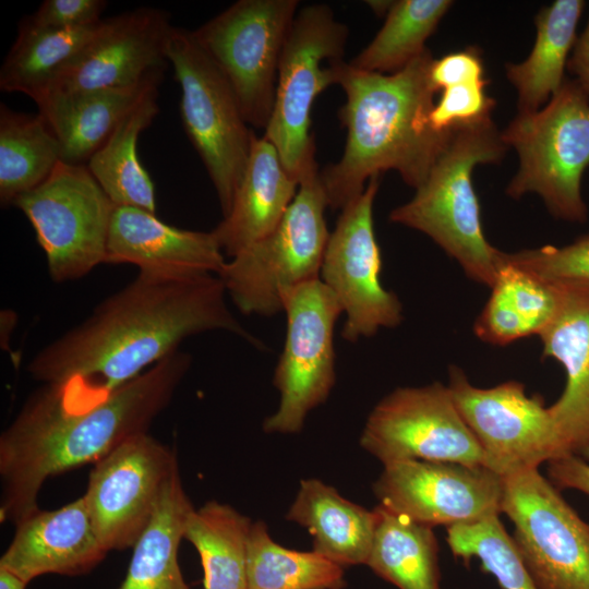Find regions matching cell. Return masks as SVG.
<instances>
[{"instance_id":"6da1fadb","label":"cell","mask_w":589,"mask_h":589,"mask_svg":"<svg viewBox=\"0 0 589 589\" xmlns=\"http://www.w3.org/2000/svg\"><path fill=\"white\" fill-rule=\"evenodd\" d=\"M217 275L140 273L95 306L81 324L45 346L27 365L41 384L101 397L179 350L188 337L226 330L262 342L237 320Z\"/></svg>"},{"instance_id":"7a4b0ae2","label":"cell","mask_w":589,"mask_h":589,"mask_svg":"<svg viewBox=\"0 0 589 589\" xmlns=\"http://www.w3.org/2000/svg\"><path fill=\"white\" fill-rule=\"evenodd\" d=\"M191 356L177 350L104 397L43 384L0 436L1 521L35 514L50 477L95 464L127 438L147 432L188 373Z\"/></svg>"},{"instance_id":"3957f363","label":"cell","mask_w":589,"mask_h":589,"mask_svg":"<svg viewBox=\"0 0 589 589\" xmlns=\"http://www.w3.org/2000/svg\"><path fill=\"white\" fill-rule=\"evenodd\" d=\"M433 60L426 48L390 74L334 62L336 84L346 96L338 117L347 135L340 159L320 170L328 207L342 209L371 178L388 170L413 189L424 182L454 129L437 132L429 122L436 93Z\"/></svg>"},{"instance_id":"277c9868","label":"cell","mask_w":589,"mask_h":589,"mask_svg":"<svg viewBox=\"0 0 589 589\" xmlns=\"http://www.w3.org/2000/svg\"><path fill=\"white\" fill-rule=\"evenodd\" d=\"M507 151L492 115L455 125L412 199L389 213L392 223L426 235L470 279L490 288L505 252L491 245L483 233L472 172L478 165L502 161Z\"/></svg>"},{"instance_id":"5b68a950","label":"cell","mask_w":589,"mask_h":589,"mask_svg":"<svg viewBox=\"0 0 589 589\" xmlns=\"http://www.w3.org/2000/svg\"><path fill=\"white\" fill-rule=\"evenodd\" d=\"M326 207L313 151L301 169L298 192L277 227L226 261L217 275L241 313L271 316L283 312L284 299L292 289L320 278L330 233Z\"/></svg>"},{"instance_id":"8992f818","label":"cell","mask_w":589,"mask_h":589,"mask_svg":"<svg viewBox=\"0 0 589 589\" xmlns=\"http://www.w3.org/2000/svg\"><path fill=\"white\" fill-rule=\"evenodd\" d=\"M502 139L519 158L509 197L534 193L555 218L587 221L581 179L589 167V96L576 80L566 79L541 109L518 111Z\"/></svg>"},{"instance_id":"52a82bcc","label":"cell","mask_w":589,"mask_h":589,"mask_svg":"<svg viewBox=\"0 0 589 589\" xmlns=\"http://www.w3.org/2000/svg\"><path fill=\"white\" fill-rule=\"evenodd\" d=\"M167 59L181 89L183 129L211 178L225 217L245 172L254 131L227 80L192 31L171 28Z\"/></svg>"},{"instance_id":"ba28073f","label":"cell","mask_w":589,"mask_h":589,"mask_svg":"<svg viewBox=\"0 0 589 589\" xmlns=\"http://www.w3.org/2000/svg\"><path fill=\"white\" fill-rule=\"evenodd\" d=\"M348 35V26L322 3L299 10L287 35L274 107L263 136L276 147L286 170L297 180L306 157L315 151L310 132L313 103L336 84L334 62L342 60Z\"/></svg>"},{"instance_id":"9c48e42d","label":"cell","mask_w":589,"mask_h":589,"mask_svg":"<svg viewBox=\"0 0 589 589\" xmlns=\"http://www.w3.org/2000/svg\"><path fill=\"white\" fill-rule=\"evenodd\" d=\"M297 0H239L192 31L233 91L251 128H266Z\"/></svg>"},{"instance_id":"30bf717a","label":"cell","mask_w":589,"mask_h":589,"mask_svg":"<svg viewBox=\"0 0 589 589\" xmlns=\"http://www.w3.org/2000/svg\"><path fill=\"white\" fill-rule=\"evenodd\" d=\"M13 206L32 224L55 283L82 278L106 263L116 205L86 165L61 161L45 182L19 196Z\"/></svg>"},{"instance_id":"8fae6325","label":"cell","mask_w":589,"mask_h":589,"mask_svg":"<svg viewBox=\"0 0 589 589\" xmlns=\"http://www.w3.org/2000/svg\"><path fill=\"white\" fill-rule=\"evenodd\" d=\"M287 332L273 383L278 409L264 420L266 433L302 430L308 414L326 401L335 382V324L342 310L318 278L292 289L284 299Z\"/></svg>"},{"instance_id":"7c38bea8","label":"cell","mask_w":589,"mask_h":589,"mask_svg":"<svg viewBox=\"0 0 589 589\" xmlns=\"http://www.w3.org/2000/svg\"><path fill=\"white\" fill-rule=\"evenodd\" d=\"M503 478L502 512L539 589H589V525L538 468Z\"/></svg>"},{"instance_id":"4fadbf2b","label":"cell","mask_w":589,"mask_h":589,"mask_svg":"<svg viewBox=\"0 0 589 589\" xmlns=\"http://www.w3.org/2000/svg\"><path fill=\"white\" fill-rule=\"evenodd\" d=\"M380 177L342 209L324 252L320 279L337 299L345 323L341 337L354 342L394 328L402 318L398 297L381 281L382 254L373 223Z\"/></svg>"},{"instance_id":"5bb4252c","label":"cell","mask_w":589,"mask_h":589,"mask_svg":"<svg viewBox=\"0 0 589 589\" xmlns=\"http://www.w3.org/2000/svg\"><path fill=\"white\" fill-rule=\"evenodd\" d=\"M447 387L484 452L485 467L502 477L566 456L549 407L541 396H528L522 383L476 387L453 365Z\"/></svg>"},{"instance_id":"9a60e30c","label":"cell","mask_w":589,"mask_h":589,"mask_svg":"<svg viewBox=\"0 0 589 589\" xmlns=\"http://www.w3.org/2000/svg\"><path fill=\"white\" fill-rule=\"evenodd\" d=\"M360 445L383 465L418 459L485 466L482 447L440 382L399 387L382 398L366 418Z\"/></svg>"},{"instance_id":"2e32d148","label":"cell","mask_w":589,"mask_h":589,"mask_svg":"<svg viewBox=\"0 0 589 589\" xmlns=\"http://www.w3.org/2000/svg\"><path fill=\"white\" fill-rule=\"evenodd\" d=\"M177 465L176 454L147 432L127 438L94 464L83 497L107 552L134 546Z\"/></svg>"},{"instance_id":"e0dca14e","label":"cell","mask_w":589,"mask_h":589,"mask_svg":"<svg viewBox=\"0 0 589 589\" xmlns=\"http://www.w3.org/2000/svg\"><path fill=\"white\" fill-rule=\"evenodd\" d=\"M383 466L373 484L380 504L416 522L450 527L502 513L504 478L485 466L418 459Z\"/></svg>"},{"instance_id":"ac0fdd59","label":"cell","mask_w":589,"mask_h":589,"mask_svg":"<svg viewBox=\"0 0 589 589\" xmlns=\"http://www.w3.org/2000/svg\"><path fill=\"white\" fill-rule=\"evenodd\" d=\"M172 27L168 14L152 7L106 19L99 35L61 72L47 94L160 84Z\"/></svg>"},{"instance_id":"d6986e66","label":"cell","mask_w":589,"mask_h":589,"mask_svg":"<svg viewBox=\"0 0 589 589\" xmlns=\"http://www.w3.org/2000/svg\"><path fill=\"white\" fill-rule=\"evenodd\" d=\"M213 231L173 227L148 211L116 206L106 263L132 264L140 273L189 277L218 275L226 263Z\"/></svg>"},{"instance_id":"ffe728a7","label":"cell","mask_w":589,"mask_h":589,"mask_svg":"<svg viewBox=\"0 0 589 589\" xmlns=\"http://www.w3.org/2000/svg\"><path fill=\"white\" fill-rule=\"evenodd\" d=\"M553 284L560 288V306L538 336L543 357L562 364L566 382L549 410L565 455L589 462V285Z\"/></svg>"},{"instance_id":"44dd1931","label":"cell","mask_w":589,"mask_h":589,"mask_svg":"<svg viewBox=\"0 0 589 589\" xmlns=\"http://www.w3.org/2000/svg\"><path fill=\"white\" fill-rule=\"evenodd\" d=\"M107 553L94 531L82 495L58 509H39L17 524L0 567L29 584L47 574H87Z\"/></svg>"},{"instance_id":"7402d4cb","label":"cell","mask_w":589,"mask_h":589,"mask_svg":"<svg viewBox=\"0 0 589 589\" xmlns=\"http://www.w3.org/2000/svg\"><path fill=\"white\" fill-rule=\"evenodd\" d=\"M298 188L299 180L286 170L276 147L254 133L245 172L231 207L212 230L224 254L232 257L273 231Z\"/></svg>"},{"instance_id":"603a6c76","label":"cell","mask_w":589,"mask_h":589,"mask_svg":"<svg viewBox=\"0 0 589 589\" xmlns=\"http://www.w3.org/2000/svg\"><path fill=\"white\" fill-rule=\"evenodd\" d=\"M158 85L51 92L35 104L60 143L62 163L87 165L129 110Z\"/></svg>"},{"instance_id":"cb8c5ba5","label":"cell","mask_w":589,"mask_h":589,"mask_svg":"<svg viewBox=\"0 0 589 589\" xmlns=\"http://www.w3.org/2000/svg\"><path fill=\"white\" fill-rule=\"evenodd\" d=\"M286 519L305 527L313 550L340 566L366 564L376 525L375 510L356 504L318 479L300 481Z\"/></svg>"},{"instance_id":"d4e9b609","label":"cell","mask_w":589,"mask_h":589,"mask_svg":"<svg viewBox=\"0 0 589 589\" xmlns=\"http://www.w3.org/2000/svg\"><path fill=\"white\" fill-rule=\"evenodd\" d=\"M584 7L582 0H555L536 15L531 52L522 62L505 65L506 77L517 91L518 111L541 109L563 85Z\"/></svg>"},{"instance_id":"484cf974","label":"cell","mask_w":589,"mask_h":589,"mask_svg":"<svg viewBox=\"0 0 589 589\" xmlns=\"http://www.w3.org/2000/svg\"><path fill=\"white\" fill-rule=\"evenodd\" d=\"M106 19L77 29L57 31L34 25L25 16L0 69V89L22 93L35 103L61 72L99 35Z\"/></svg>"},{"instance_id":"4316f807","label":"cell","mask_w":589,"mask_h":589,"mask_svg":"<svg viewBox=\"0 0 589 589\" xmlns=\"http://www.w3.org/2000/svg\"><path fill=\"white\" fill-rule=\"evenodd\" d=\"M193 508L177 465L149 524L132 548L125 577L118 589H191L181 573L178 551Z\"/></svg>"},{"instance_id":"83f0119b","label":"cell","mask_w":589,"mask_h":589,"mask_svg":"<svg viewBox=\"0 0 589 589\" xmlns=\"http://www.w3.org/2000/svg\"><path fill=\"white\" fill-rule=\"evenodd\" d=\"M158 87L149 89L124 116L87 168L116 206L156 214L154 183L137 156L140 134L159 112Z\"/></svg>"},{"instance_id":"f1b7e54d","label":"cell","mask_w":589,"mask_h":589,"mask_svg":"<svg viewBox=\"0 0 589 589\" xmlns=\"http://www.w3.org/2000/svg\"><path fill=\"white\" fill-rule=\"evenodd\" d=\"M366 564L399 589H441L438 545L432 527L378 504Z\"/></svg>"},{"instance_id":"f546056e","label":"cell","mask_w":589,"mask_h":589,"mask_svg":"<svg viewBox=\"0 0 589 589\" xmlns=\"http://www.w3.org/2000/svg\"><path fill=\"white\" fill-rule=\"evenodd\" d=\"M250 518L232 506L209 501L187 517L183 539L197 551L204 589H248Z\"/></svg>"},{"instance_id":"4dcf8cb0","label":"cell","mask_w":589,"mask_h":589,"mask_svg":"<svg viewBox=\"0 0 589 589\" xmlns=\"http://www.w3.org/2000/svg\"><path fill=\"white\" fill-rule=\"evenodd\" d=\"M58 139L40 113L0 105V203L15 200L45 182L61 163Z\"/></svg>"},{"instance_id":"1f68e13d","label":"cell","mask_w":589,"mask_h":589,"mask_svg":"<svg viewBox=\"0 0 589 589\" xmlns=\"http://www.w3.org/2000/svg\"><path fill=\"white\" fill-rule=\"evenodd\" d=\"M248 589H344L345 570L314 550L285 548L264 521L252 522L248 541Z\"/></svg>"},{"instance_id":"d6a6232c","label":"cell","mask_w":589,"mask_h":589,"mask_svg":"<svg viewBox=\"0 0 589 589\" xmlns=\"http://www.w3.org/2000/svg\"><path fill=\"white\" fill-rule=\"evenodd\" d=\"M452 5L450 0L394 1L381 29L349 64L383 74L401 70L426 49V39Z\"/></svg>"},{"instance_id":"836d02e7","label":"cell","mask_w":589,"mask_h":589,"mask_svg":"<svg viewBox=\"0 0 589 589\" xmlns=\"http://www.w3.org/2000/svg\"><path fill=\"white\" fill-rule=\"evenodd\" d=\"M485 303L494 323L516 339L539 335L557 313L561 292L545 281L506 261Z\"/></svg>"},{"instance_id":"e575fe53","label":"cell","mask_w":589,"mask_h":589,"mask_svg":"<svg viewBox=\"0 0 589 589\" xmlns=\"http://www.w3.org/2000/svg\"><path fill=\"white\" fill-rule=\"evenodd\" d=\"M447 543L456 557H477L502 589H539L524 565L513 539L498 516L447 527Z\"/></svg>"},{"instance_id":"d590c367","label":"cell","mask_w":589,"mask_h":589,"mask_svg":"<svg viewBox=\"0 0 589 589\" xmlns=\"http://www.w3.org/2000/svg\"><path fill=\"white\" fill-rule=\"evenodd\" d=\"M510 264L550 283L589 285V233L563 245H543L505 253Z\"/></svg>"},{"instance_id":"8d00e7d4","label":"cell","mask_w":589,"mask_h":589,"mask_svg":"<svg viewBox=\"0 0 589 589\" xmlns=\"http://www.w3.org/2000/svg\"><path fill=\"white\" fill-rule=\"evenodd\" d=\"M488 81H469L444 87L434 104L429 122L437 132L448 131L457 124L472 122L492 115L495 99L485 92Z\"/></svg>"},{"instance_id":"74e56055","label":"cell","mask_w":589,"mask_h":589,"mask_svg":"<svg viewBox=\"0 0 589 589\" xmlns=\"http://www.w3.org/2000/svg\"><path fill=\"white\" fill-rule=\"evenodd\" d=\"M106 7L107 1L104 0H45L34 14L26 17L44 28L77 29L101 21Z\"/></svg>"},{"instance_id":"f35d334b","label":"cell","mask_w":589,"mask_h":589,"mask_svg":"<svg viewBox=\"0 0 589 589\" xmlns=\"http://www.w3.org/2000/svg\"><path fill=\"white\" fill-rule=\"evenodd\" d=\"M430 76L436 92L454 84L484 80L483 60L479 49L467 47L434 59Z\"/></svg>"},{"instance_id":"ab89813d","label":"cell","mask_w":589,"mask_h":589,"mask_svg":"<svg viewBox=\"0 0 589 589\" xmlns=\"http://www.w3.org/2000/svg\"><path fill=\"white\" fill-rule=\"evenodd\" d=\"M549 477L560 489H574L589 495V462L567 455L548 462Z\"/></svg>"},{"instance_id":"60d3db41","label":"cell","mask_w":589,"mask_h":589,"mask_svg":"<svg viewBox=\"0 0 589 589\" xmlns=\"http://www.w3.org/2000/svg\"><path fill=\"white\" fill-rule=\"evenodd\" d=\"M567 69L589 96V19L584 32L577 37L567 62Z\"/></svg>"},{"instance_id":"b9f144b4","label":"cell","mask_w":589,"mask_h":589,"mask_svg":"<svg viewBox=\"0 0 589 589\" xmlns=\"http://www.w3.org/2000/svg\"><path fill=\"white\" fill-rule=\"evenodd\" d=\"M28 582L14 573L0 567V589H26Z\"/></svg>"},{"instance_id":"7bdbcfd3","label":"cell","mask_w":589,"mask_h":589,"mask_svg":"<svg viewBox=\"0 0 589 589\" xmlns=\"http://www.w3.org/2000/svg\"><path fill=\"white\" fill-rule=\"evenodd\" d=\"M368 5L373 10V12L377 15H385L390 10L394 1H366Z\"/></svg>"}]
</instances>
